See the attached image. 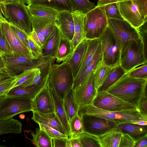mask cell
Returning <instances> with one entry per match:
<instances>
[{
	"instance_id": "cell-47",
	"label": "cell",
	"mask_w": 147,
	"mask_h": 147,
	"mask_svg": "<svg viewBox=\"0 0 147 147\" xmlns=\"http://www.w3.org/2000/svg\"><path fill=\"white\" fill-rule=\"evenodd\" d=\"M136 140L128 134L122 133L118 147H134Z\"/></svg>"
},
{
	"instance_id": "cell-36",
	"label": "cell",
	"mask_w": 147,
	"mask_h": 147,
	"mask_svg": "<svg viewBox=\"0 0 147 147\" xmlns=\"http://www.w3.org/2000/svg\"><path fill=\"white\" fill-rule=\"evenodd\" d=\"M22 124L13 118L0 121V135L9 133L19 134L22 132Z\"/></svg>"
},
{
	"instance_id": "cell-56",
	"label": "cell",
	"mask_w": 147,
	"mask_h": 147,
	"mask_svg": "<svg viewBox=\"0 0 147 147\" xmlns=\"http://www.w3.org/2000/svg\"><path fill=\"white\" fill-rule=\"evenodd\" d=\"M70 139L72 147H82L78 138H70Z\"/></svg>"
},
{
	"instance_id": "cell-52",
	"label": "cell",
	"mask_w": 147,
	"mask_h": 147,
	"mask_svg": "<svg viewBox=\"0 0 147 147\" xmlns=\"http://www.w3.org/2000/svg\"><path fill=\"white\" fill-rule=\"evenodd\" d=\"M68 139L63 138L52 139V147H66Z\"/></svg>"
},
{
	"instance_id": "cell-43",
	"label": "cell",
	"mask_w": 147,
	"mask_h": 147,
	"mask_svg": "<svg viewBox=\"0 0 147 147\" xmlns=\"http://www.w3.org/2000/svg\"><path fill=\"white\" fill-rule=\"evenodd\" d=\"M18 79V75L10 77L0 82V97L7 94L14 87Z\"/></svg>"
},
{
	"instance_id": "cell-33",
	"label": "cell",
	"mask_w": 147,
	"mask_h": 147,
	"mask_svg": "<svg viewBox=\"0 0 147 147\" xmlns=\"http://www.w3.org/2000/svg\"><path fill=\"white\" fill-rule=\"evenodd\" d=\"M64 108L68 120L78 114L79 105L76 101L74 90L71 89L63 100Z\"/></svg>"
},
{
	"instance_id": "cell-21",
	"label": "cell",
	"mask_w": 147,
	"mask_h": 147,
	"mask_svg": "<svg viewBox=\"0 0 147 147\" xmlns=\"http://www.w3.org/2000/svg\"><path fill=\"white\" fill-rule=\"evenodd\" d=\"M50 90L54 101L55 113L60 121L66 135L69 138L71 135L70 130L63 100L59 98L54 90Z\"/></svg>"
},
{
	"instance_id": "cell-30",
	"label": "cell",
	"mask_w": 147,
	"mask_h": 147,
	"mask_svg": "<svg viewBox=\"0 0 147 147\" xmlns=\"http://www.w3.org/2000/svg\"><path fill=\"white\" fill-rule=\"evenodd\" d=\"M126 73L120 65L112 67L103 83L97 89V92L107 91Z\"/></svg>"
},
{
	"instance_id": "cell-6",
	"label": "cell",
	"mask_w": 147,
	"mask_h": 147,
	"mask_svg": "<svg viewBox=\"0 0 147 147\" xmlns=\"http://www.w3.org/2000/svg\"><path fill=\"white\" fill-rule=\"evenodd\" d=\"M107 26L105 5L96 6L85 14L83 28L86 39L99 38Z\"/></svg>"
},
{
	"instance_id": "cell-28",
	"label": "cell",
	"mask_w": 147,
	"mask_h": 147,
	"mask_svg": "<svg viewBox=\"0 0 147 147\" xmlns=\"http://www.w3.org/2000/svg\"><path fill=\"white\" fill-rule=\"evenodd\" d=\"M88 40V46L87 50L81 67L74 79V81L77 79L80 76L84 69L91 63L100 44L99 38Z\"/></svg>"
},
{
	"instance_id": "cell-25",
	"label": "cell",
	"mask_w": 147,
	"mask_h": 147,
	"mask_svg": "<svg viewBox=\"0 0 147 147\" xmlns=\"http://www.w3.org/2000/svg\"><path fill=\"white\" fill-rule=\"evenodd\" d=\"M28 5H42L56 9L59 12L67 11L72 12L68 0H24Z\"/></svg>"
},
{
	"instance_id": "cell-61",
	"label": "cell",
	"mask_w": 147,
	"mask_h": 147,
	"mask_svg": "<svg viewBox=\"0 0 147 147\" xmlns=\"http://www.w3.org/2000/svg\"><path fill=\"white\" fill-rule=\"evenodd\" d=\"M2 16H3V15H2V14L0 11V18L2 17Z\"/></svg>"
},
{
	"instance_id": "cell-18",
	"label": "cell",
	"mask_w": 147,
	"mask_h": 147,
	"mask_svg": "<svg viewBox=\"0 0 147 147\" xmlns=\"http://www.w3.org/2000/svg\"><path fill=\"white\" fill-rule=\"evenodd\" d=\"M55 23L62 36L71 41L74 30V21L72 12L67 11L59 12L55 20Z\"/></svg>"
},
{
	"instance_id": "cell-49",
	"label": "cell",
	"mask_w": 147,
	"mask_h": 147,
	"mask_svg": "<svg viewBox=\"0 0 147 147\" xmlns=\"http://www.w3.org/2000/svg\"><path fill=\"white\" fill-rule=\"evenodd\" d=\"M0 52L2 54L6 55H15L4 37L1 33L0 35Z\"/></svg>"
},
{
	"instance_id": "cell-38",
	"label": "cell",
	"mask_w": 147,
	"mask_h": 147,
	"mask_svg": "<svg viewBox=\"0 0 147 147\" xmlns=\"http://www.w3.org/2000/svg\"><path fill=\"white\" fill-rule=\"evenodd\" d=\"M68 0L71 6L72 12L77 11L86 14L96 6L94 3L88 0Z\"/></svg>"
},
{
	"instance_id": "cell-54",
	"label": "cell",
	"mask_w": 147,
	"mask_h": 147,
	"mask_svg": "<svg viewBox=\"0 0 147 147\" xmlns=\"http://www.w3.org/2000/svg\"><path fill=\"white\" fill-rule=\"evenodd\" d=\"M29 36L33 41L42 50L43 46L36 32L32 30Z\"/></svg>"
},
{
	"instance_id": "cell-45",
	"label": "cell",
	"mask_w": 147,
	"mask_h": 147,
	"mask_svg": "<svg viewBox=\"0 0 147 147\" xmlns=\"http://www.w3.org/2000/svg\"><path fill=\"white\" fill-rule=\"evenodd\" d=\"M39 127L43 130L52 138H67L65 134H63L57 130L46 125L38 123Z\"/></svg>"
},
{
	"instance_id": "cell-22",
	"label": "cell",
	"mask_w": 147,
	"mask_h": 147,
	"mask_svg": "<svg viewBox=\"0 0 147 147\" xmlns=\"http://www.w3.org/2000/svg\"><path fill=\"white\" fill-rule=\"evenodd\" d=\"M32 119L36 123L50 127L65 134L63 126L55 113L42 114L35 111H32Z\"/></svg>"
},
{
	"instance_id": "cell-17",
	"label": "cell",
	"mask_w": 147,
	"mask_h": 147,
	"mask_svg": "<svg viewBox=\"0 0 147 147\" xmlns=\"http://www.w3.org/2000/svg\"><path fill=\"white\" fill-rule=\"evenodd\" d=\"M32 30L35 31L44 47L55 27V20L31 15Z\"/></svg>"
},
{
	"instance_id": "cell-34",
	"label": "cell",
	"mask_w": 147,
	"mask_h": 147,
	"mask_svg": "<svg viewBox=\"0 0 147 147\" xmlns=\"http://www.w3.org/2000/svg\"><path fill=\"white\" fill-rule=\"evenodd\" d=\"M30 133L32 137L31 140L36 146L52 147V139L39 127L36 129L35 133Z\"/></svg>"
},
{
	"instance_id": "cell-31",
	"label": "cell",
	"mask_w": 147,
	"mask_h": 147,
	"mask_svg": "<svg viewBox=\"0 0 147 147\" xmlns=\"http://www.w3.org/2000/svg\"><path fill=\"white\" fill-rule=\"evenodd\" d=\"M115 127L120 129L136 139L147 134V125H141L133 123H125L118 124Z\"/></svg>"
},
{
	"instance_id": "cell-35",
	"label": "cell",
	"mask_w": 147,
	"mask_h": 147,
	"mask_svg": "<svg viewBox=\"0 0 147 147\" xmlns=\"http://www.w3.org/2000/svg\"><path fill=\"white\" fill-rule=\"evenodd\" d=\"M112 68L105 64L101 61L93 71L95 86L97 90L105 80Z\"/></svg>"
},
{
	"instance_id": "cell-27",
	"label": "cell",
	"mask_w": 147,
	"mask_h": 147,
	"mask_svg": "<svg viewBox=\"0 0 147 147\" xmlns=\"http://www.w3.org/2000/svg\"><path fill=\"white\" fill-rule=\"evenodd\" d=\"M31 16L55 20L59 12L53 8L42 5L26 6Z\"/></svg>"
},
{
	"instance_id": "cell-8",
	"label": "cell",
	"mask_w": 147,
	"mask_h": 147,
	"mask_svg": "<svg viewBox=\"0 0 147 147\" xmlns=\"http://www.w3.org/2000/svg\"><path fill=\"white\" fill-rule=\"evenodd\" d=\"M146 62L141 38L130 41L121 53L120 65L127 73Z\"/></svg>"
},
{
	"instance_id": "cell-39",
	"label": "cell",
	"mask_w": 147,
	"mask_h": 147,
	"mask_svg": "<svg viewBox=\"0 0 147 147\" xmlns=\"http://www.w3.org/2000/svg\"><path fill=\"white\" fill-rule=\"evenodd\" d=\"M70 138H78L84 132L80 117L78 114L69 120Z\"/></svg>"
},
{
	"instance_id": "cell-59",
	"label": "cell",
	"mask_w": 147,
	"mask_h": 147,
	"mask_svg": "<svg viewBox=\"0 0 147 147\" xmlns=\"http://www.w3.org/2000/svg\"><path fill=\"white\" fill-rule=\"evenodd\" d=\"M66 147H72L71 141L69 139H68Z\"/></svg>"
},
{
	"instance_id": "cell-11",
	"label": "cell",
	"mask_w": 147,
	"mask_h": 147,
	"mask_svg": "<svg viewBox=\"0 0 147 147\" xmlns=\"http://www.w3.org/2000/svg\"><path fill=\"white\" fill-rule=\"evenodd\" d=\"M84 132L98 136L111 131L118 124L115 122L95 115L81 114Z\"/></svg>"
},
{
	"instance_id": "cell-2",
	"label": "cell",
	"mask_w": 147,
	"mask_h": 147,
	"mask_svg": "<svg viewBox=\"0 0 147 147\" xmlns=\"http://www.w3.org/2000/svg\"><path fill=\"white\" fill-rule=\"evenodd\" d=\"M55 59L43 56L37 59L23 56L7 55L0 52V72L6 73L11 76H15L16 73L24 70L38 67L40 70L50 65Z\"/></svg>"
},
{
	"instance_id": "cell-48",
	"label": "cell",
	"mask_w": 147,
	"mask_h": 147,
	"mask_svg": "<svg viewBox=\"0 0 147 147\" xmlns=\"http://www.w3.org/2000/svg\"><path fill=\"white\" fill-rule=\"evenodd\" d=\"M9 23L19 39L31 51L28 44V38L29 36L18 27Z\"/></svg>"
},
{
	"instance_id": "cell-51",
	"label": "cell",
	"mask_w": 147,
	"mask_h": 147,
	"mask_svg": "<svg viewBox=\"0 0 147 147\" xmlns=\"http://www.w3.org/2000/svg\"><path fill=\"white\" fill-rule=\"evenodd\" d=\"M141 14L145 18L147 17V0H134Z\"/></svg>"
},
{
	"instance_id": "cell-26",
	"label": "cell",
	"mask_w": 147,
	"mask_h": 147,
	"mask_svg": "<svg viewBox=\"0 0 147 147\" xmlns=\"http://www.w3.org/2000/svg\"><path fill=\"white\" fill-rule=\"evenodd\" d=\"M102 55L100 43L91 63L84 69L80 76L74 81L72 87L74 90H77L81 86L88 76L94 70L99 63L102 61Z\"/></svg>"
},
{
	"instance_id": "cell-4",
	"label": "cell",
	"mask_w": 147,
	"mask_h": 147,
	"mask_svg": "<svg viewBox=\"0 0 147 147\" xmlns=\"http://www.w3.org/2000/svg\"><path fill=\"white\" fill-rule=\"evenodd\" d=\"M24 0H12L0 3V10L9 23L18 27L30 36L32 29L31 15Z\"/></svg>"
},
{
	"instance_id": "cell-58",
	"label": "cell",
	"mask_w": 147,
	"mask_h": 147,
	"mask_svg": "<svg viewBox=\"0 0 147 147\" xmlns=\"http://www.w3.org/2000/svg\"><path fill=\"white\" fill-rule=\"evenodd\" d=\"M133 123L141 125H147V121H146L140 120Z\"/></svg>"
},
{
	"instance_id": "cell-24",
	"label": "cell",
	"mask_w": 147,
	"mask_h": 147,
	"mask_svg": "<svg viewBox=\"0 0 147 147\" xmlns=\"http://www.w3.org/2000/svg\"><path fill=\"white\" fill-rule=\"evenodd\" d=\"M74 23V36L71 42L74 50L85 39L83 28V21L85 14L79 12H72Z\"/></svg>"
},
{
	"instance_id": "cell-19",
	"label": "cell",
	"mask_w": 147,
	"mask_h": 147,
	"mask_svg": "<svg viewBox=\"0 0 147 147\" xmlns=\"http://www.w3.org/2000/svg\"><path fill=\"white\" fill-rule=\"evenodd\" d=\"M48 77V73L41 82L36 86L26 87L18 86L13 87L6 95L23 97L32 100L47 85Z\"/></svg>"
},
{
	"instance_id": "cell-29",
	"label": "cell",
	"mask_w": 147,
	"mask_h": 147,
	"mask_svg": "<svg viewBox=\"0 0 147 147\" xmlns=\"http://www.w3.org/2000/svg\"><path fill=\"white\" fill-rule=\"evenodd\" d=\"M121 130L115 127L98 137L101 147H118L122 134Z\"/></svg>"
},
{
	"instance_id": "cell-46",
	"label": "cell",
	"mask_w": 147,
	"mask_h": 147,
	"mask_svg": "<svg viewBox=\"0 0 147 147\" xmlns=\"http://www.w3.org/2000/svg\"><path fill=\"white\" fill-rule=\"evenodd\" d=\"M28 44L33 59H37L42 57V49L37 45L29 36Z\"/></svg>"
},
{
	"instance_id": "cell-1",
	"label": "cell",
	"mask_w": 147,
	"mask_h": 147,
	"mask_svg": "<svg viewBox=\"0 0 147 147\" xmlns=\"http://www.w3.org/2000/svg\"><path fill=\"white\" fill-rule=\"evenodd\" d=\"M147 83V79L130 78L126 73L107 91L138 107Z\"/></svg>"
},
{
	"instance_id": "cell-44",
	"label": "cell",
	"mask_w": 147,
	"mask_h": 147,
	"mask_svg": "<svg viewBox=\"0 0 147 147\" xmlns=\"http://www.w3.org/2000/svg\"><path fill=\"white\" fill-rule=\"evenodd\" d=\"M147 20L137 29L140 38L142 42L144 53L145 59L147 57Z\"/></svg>"
},
{
	"instance_id": "cell-41",
	"label": "cell",
	"mask_w": 147,
	"mask_h": 147,
	"mask_svg": "<svg viewBox=\"0 0 147 147\" xmlns=\"http://www.w3.org/2000/svg\"><path fill=\"white\" fill-rule=\"evenodd\" d=\"M127 74L130 78L147 79V62L135 67Z\"/></svg>"
},
{
	"instance_id": "cell-42",
	"label": "cell",
	"mask_w": 147,
	"mask_h": 147,
	"mask_svg": "<svg viewBox=\"0 0 147 147\" xmlns=\"http://www.w3.org/2000/svg\"><path fill=\"white\" fill-rule=\"evenodd\" d=\"M105 11L107 19L124 20L120 13L117 2L105 5Z\"/></svg>"
},
{
	"instance_id": "cell-20",
	"label": "cell",
	"mask_w": 147,
	"mask_h": 147,
	"mask_svg": "<svg viewBox=\"0 0 147 147\" xmlns=\"http://www.w3.org/2000/svg\"><path fill=\"white\" fill-rule=\"evenodd\" d=\"M88 46V40H82L74 50L68 59L74 79L76 77L81 67Z\"/></svg>"
},
{
	"instance_id": "cell-9",
	"label": "cell",
	"mask_w": 147,
	"mask_h": 147,
	"mask_svg": "<svg viewBox=\"0 0 147 147\" xmlns=\"http://www.w3.org/2000/svg\"><path fill=\"white\" fill-rule=\"evenodd\" d=\"M107 21L121 53L130 41L140 38L137 29L126 20L107 19Z\"/></svg>"
},
{
	"instance_id": "cell-14",
	"label": "cell",
	"mask_w": 147,
	"mask_h": 147,
	"mask_svg": "<svg viewBox=\"0 0 147 147\" xmlns=\"http://www.w3.org/2000/svg\"><path fill=\"white\" fill-rule=\"evenodd\" d=\"M74 92L76 101L79 106L92 104L98 93L95 86L93 71L81 86L77 90H74Z\"/></svg>"
},
{
	"instance_id": "cell-40",
	"label": "cell",
	"mask_w": 147,
	"mask_h": 147,
	"mask_svg": "<svg viewBox=\"0 0 147 147\" xmlns=\"http://www.w3.org/2000/svg\"><path fill=\"white\" fill-rule=\"evenodd\" d=\"M78 138L82 147H101L97 136L84 132Z\"/></svg>"
},
{
	"instance_id": "cell-23",
	"label": "cell",
	"mask_w": 147,
	"mask_h": 147,
	"mask_svg": "<svg viewBox=\"0 0 147 147\" xmlns=\"http://www.w3.org/2000/svg\"><path fill=\"white\" fill-rule=\"evenodd\" d=\"M61 36L59 29L56 26L52 34L47 40L42 50L43 57L55 58Z\"/></svg>"
},
{
	"instance_id": "cell-16",
	"label": "cell",
	"mask_w": 147,
	"mask_h": 147,
	"mask_svg": "<svg viewBox=\"0 0 147 147\" xmlns=\"http://www.w3.org/2000/svg\"><path fill=\"white\" fill-rule=\"evenodd\" d=\"M32 109L42 114L55 113L53 99L47 84L32 99Z\"/></svg>"
},
{
	"instance_id": "cell-12",
	"label": "cell",
	"mask_w": 147,
	"mask_h": 147,
	"mask_svg": "<svg viewBox=\"0 0 147 147\" xmlns=\"http://www.w3.org/2000/svg\"><path fill=\"white\" fill-rule=\"evenodd\" d=\"M92 104L102 109L113 111L133 109L138 107L107 91L98 92Z\"/></svg>"
},
{
	"instance_id": "cell-13",
	"label": "cell",
	"mask_w": 147,
	"mask_h": 147,
	"mask_svg": "<svg viewBox=\"0 0 147 147\" xmlns=\"http://www.w3.org/2000/svg\"><path fill=\"white\" fill-rule=\"evenodd\" d=\"M0 32L4 37L15 55L33 59L31 51L19 39L3 16L0 18Z\"/></svg>"
},
{
	"instance_id": "cell-3",
	"label": "cell",
	"mask_w": 147,
	"mask_h": 147,
	"mask_svg": "<svg viewBox=\"0 0 147 147\" xmlns=\"http://www.w3.org/2000/svg\"><path fill=\"white\" fill-rule=\"evenodd\" d=\"M68 59L60 64L54 63L49 67L48 72V87L50 90H54L63 100L67 92L72 88L74 81Z\"/></svg>"
},
{
	"instance_id": "cell-7",
	"label": "cell",
	"mask_w": 147,
	"mask_h": 147,
	"mask_svg": "<svg viewBox=\"0 0 147 147\" xmlns=\"http://www.w3.org/2000/svg\"><path fill=\"white\" fill-rule=\"evenodd\" d=\"M32 100L5 95L0 97V121L10 119L15 115L32 111Z\"/></svg>"
},
{
	"instance_id": "cell-32",
	"label": "cell",
	"mask_w": 147,
	"mask_h": 147,
	"mask_svg": "<svg viewBox=\"0 0 147 147\" xmlns=\"http://www.w3.org/2000/svg\"><path fill=\"white\" fill-rule=\"evenodd\" d=\"M74 51L71 42L61 36L59 45L55 56L56 62L59 63L66 61Z\"/></svg>"
},
{
	"instance_id": "cell-50",
	"label": "cell",
	"mask_w": 147,
	"mask_h": 147,
	"mask_svg": "<svg viewBox=\"0 0 147 147\" xmlns=\"http://www.w3.org/2000/svg\"><path fill=\"white\" fill-rule=\"evenodd\" d=\"M138 107L142 114L144 115L147 116V88L145 90L142 96Z\"/></svg>"
},
{
	"instance_id": "cell-55",
	"label": "cell",
	"mask_w": 147,
	"mask_h": 147,
	"mask_svg": "<svg viewBox=\"0 0 147 147\" xmlns=\"http://www.w3.org/2000/svg\"><path fill=\"white\" fill-rule=\"evenodd\" d=\"M129 0H98L97 6L105 5L111 3Z\"/></svg>"
},
{
	"instance_id": "cell-37",
	"label": "cell",
	"mask_w": 147,
	"mask_h": 147,
	"mask_svg": "<svg viewBox=\"0 0 147 147\" xmlns=\"http://www.w3.org/2000/svg\"><path fill=\"white\" fill-rule=\"evenodd\" d=\"M40 71V69L38 67L24 70L20 74L18 75V79L14 87L18 86H27Z\"/></svg>"
},
{
	"instance_id": "cell-60",
	"label": "cell",
	"mask_w": 147,
	"mask_h": 147,
	"mask_svg": "<svg viewBox=\"0 0 147 147\" xmlns=\"http://www.w3.org/2000/svg\"><path fill=\"white\" fill-rule=\"evenodd\" d=\"M12 0H0V3L7 2Z\"/></svg>"
},
{
	"instance_id": "cell-53",
	"label": "cell",
	"mask_w": 147,
	"mask_h": 147,
	"mask_svg": "<svg viewBox=\"0 0 147 147\" xmlns=\"http://www.w3.org/2000/svg\"><path fill=\"white\" fill-rule=\"evenodd\" d=\"M147 134L140 136L136 140L134 147H147Z\"/></svg>"
},
{
	"instance_id": "cell-15",
	"label": "cell",
	"mask_w": 147,
	"mask_h": 147,
	"mask_svg": "<svg viewBox=\"0 0 147 147\" xmlns=\"http://www.w3.org/2000/svg\"><path fill=\"white\" fill-rule=\"evenodd\" d=\"M120 13L124 19L136 29L147 20L141 14L134 0L117 2Z\"/></svg>"
},
{
	"instance_id": "cell-5",
	"label": "cell",
	"mask_w": 147,
	"mask_h": 147,
	"mask_svg": "<svg viewBox=\"0 0 147 147\" xmlns=\"http://www.w3.org/2000/svg\"><path fill=\"white\" fill-rule=\"evenodd\" d=\"M95 115L112 120L117 123H133L140 120L147 121V116L142 114L138 107L120 111H109L100 109L92 104L79 106L78 115Z\"/></svg>"
},
{
	"instance_id": "cell-57",
	"label": "cell",
	"mask_w": 147,
	"mask_h": 147,
	"mask_svg": "<svg viewBox=\"0 0 147 147\" xmlns=\"http://www.w3.org/2000/svg\"><path fill=\"white\" fill-rule=\"evenodd\" d=\"M11 77L12 76H10L6 73L0 72V82Z\"/></svg>"
},
{
	"instance_id": "cell-10",
	"label": "cell",
	"mask_w": 147,
	"mask_h": 147,
	"mask_svg": "<svg viewBox=\"0 0 147 147\" xmlns=\"http://www.w3.org/2000/svg\"><path fill=\"white\" fill-rule=\"evenodd\" d=\"M99 39L102 52V61L111 67L119 65L121 52L113 34L108 26Z\"/></svg>"
}]
</instances>
